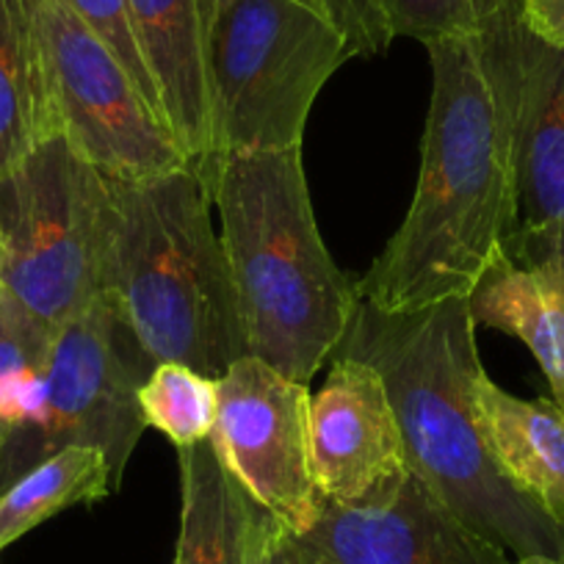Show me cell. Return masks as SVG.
<instances>
[{
  "label": "cell",
  "instance_id": "5b68a950",
  "mask_svg": "<svg viewBox=\"0 0 564 564\" xmlns=\"http://www.w3.org/2000/svg\"><path fill=\"white\" fill-rule=\"evenodd\" d=\"M349 58V40L302 3L216 0L205 40L210 166L221 155L302 148L318 91Z\"/></svg>",
  "mask_w": 564,
  "mask_h": 564
},
{
  "label": "cell",
  "instance_id": "f546056e",
  "mask_svg": "<svg viewBox=\"0 0 564 564\" xmlns=\"http://www.w3.org/2000/svg\"><path fill=\"white\" fill-rule=\"evenodd\" d=\"M313 564H333V562H327V558H322V556H313Z\"/></svg>",
  "mask_w": 564,
  "mask_h": 564
},
{
  "label": "cell",
  "instance_id": "83f0119b",
  "mask_svg": "<svg viewBox=\"0 0 564 564\" xmlns=\"http://www.w3.org/2000/svg\"><path fill=\"white\" fill-rule=\"evenodd\" d=\"M512 564H564V562H556V558H545V556H529V558H514Z\"/></svg>",
  "mask_w": 564,
  "mask_h": 564
},
{
  "label": "cell",
  "instance_id": "e0dca14e",
  "mask_svg": "<svg viewBox=\"0 0 564 564\" xmlns=\"http://www.w3.org/2000/svg\"><path fill=\"white\" fill-rule=\"evenodd\" d=\"M181 536L175 564H249V542L263 503L225 468L214 443L177 448Z\"/></svg>",
  "mask_w": 564,
  "mask_h": 564
},
{
  "label": "cell",
  "instance_id": "ffe728a7",
  "mask_svg": "<svg viewBox=\"0 0 564 564\" xmlns=\"http://www.w3.org/2000/svg\"><path fill=\"white\" fill-rule=\"evenodd\" d=\"M144 423L164 432L177 448L210 441L219 415V377L183 362H159L139 390Z\"/></svg>",
  "mask_w": 564,
  "mask_h": 564
},
{
  "label": "cell",
  "instance_id": "277c9868",
  "mask_svg": "<svg viewBox=\"0 0 564 564\" xmlns=\"http://www.w3.org/2000/svg\"><path fill=\"white\" fill-rule=\"evenodd\" d=\"M106 181L102 294L119 302L155 362L221 377L249 349L208 181L194 166Z\"/></svg>",
  "mask_w": 564,
  "mask_h": 564
},
{
  "label": "cell",
  "instance_id": "8fae6325",
  "mask_svg": "<svg viewBox=\"0 0 564 564\" xmlns=\"http://www.w3.org/2000/svg\"><path fill=\"white\" fill-rule=\"evenodd\" d=\"M333 368L311 399V454L327 503H357L410 474L406 446L384 379L357 357Z\"/></svg>",
  "mask_w": 564,
  "mask_h": 564
},
{
  "label": "cell",
  "instance_id": "52a82bcc",
  "mask_svg": "<svg viewBox=\"0 0 564 564\" xmlns=\"http://www.w3.org/2000/svg\"><path fill=\"white\" fill-rule=\"evenodd\" d=\"M155 366L119 302L97 296L58 329L40 401L0 448V492L67 446L100 448L117 492L148 430L139 390Z\"/></svg>",
  "mask_w": 564,
  "mask_h": 564
},
{
  "label": "cell",
  "instance_id": "8992f818",
  "mask_svg": "<svg viewBox=\"0 0 564 564\" xmlns=\"http://www.w3.org/2000/svg\"><path fill=\"white\" fill-rule=\"evenodd\" d=\"M108 181L67 133L42 141L0 181L7 294L62 329L102 296Z\"/></svg>",
  "mask_w": 564,
  "mask_h": 564
},
{
  "label": "cell",
  "instance_id": "44dd1931",
  "mask_svg": "<svg viewBox=\"0 0 564 564\" xmlns=\"http://www.w3.org/2000/svg\"><path fill=\"white\" fill-rule=\"evenodd\" d=\"M390 34L421 42L470 40L487 23L481 0H379Z\"/></svg>",
  "mask_w": 564,
  "mask_h": 564
},
{
  "label": "cell",
  "instance_id": "d4e9b609",
  "mask_svg": "<svg viewBox=\"0 0 564 564\" xmlns=\"http://www.w3.org/2000/svg\"><path fill=\"white\" fill-rule=\"evenodd\" d=\"M525 29L553 47H564V0H518Z\"/></svg>",
  "mask_w": 564,
  "mask_h": 564
},
{
  "label": "cell",
  "instance_id": "30bf717a",
  "mask_svg": "<svg viewBox=\"0 0 564 564\" xmlns=\"http://www.w3.org/2000/svg\"><path fill=\"white\" fill-rule=\"evenodd\" d=\"M300 536L311 556L333 564H512L412 470L366 501H324L313 529Z\"/></svg>",
  "mask_w": 564,
  "mask_h": 564
},
{
  "label": "cell",
  "instance_id": "4316f807",
  "mask_svg": "<svg viewBox=\"0 0 564 564\" xmlns=\"http://www.w3.org/2000/svg\"><path fill=\"white\" fill-rule=\"evenodd\" d=\"M556 265H558V276H562V289H564V227L558 230V238H556Z\"/></svg>",
  "mask_w": 564,
  "mask_h": 564
},
{
  "label": "cell",
  "instance_id": "d6986e66",
  "mask_svg": "<svg viewBox=\"0 0 564 564\" xmlns=\"http://www.w3.org/2000/svg\"><path fill=\"white\" fill-rule=\"evenodd\" d=\"M56 329L36 322L9 294L0 305V448L40 401Z\"/></svg>",
  "mask_w": 564,
  "mask_h": 564
},
{
  "label": "cell",
  "instance_id": "7c38bea8",
  "mask_svg": "<svg viewBox=\"0 0 564 564\" xmlns=\"http://www.w3.org/2000/svg\"><path fill=\"white\" fill-rule=\"evenodd\" d=\"M564 227V47L523 25L514 108V230L503 252L525 265L553 263Z\"/></svg>",
  "mask_w": 564,
  "mask_h": 564
},
{
  "label": "cell",
  "instance_id": "4fadbf2b",
  "mask_svg": "<svg viewBox=\"0 0 564 564\" xmlns=\"http://www.w3.org/2000/svg\"><path fill=\"white\" fill-rule=\"evenodd\" d=\"M141 56L159 89L164 117L186 153L205 175L210 166V91L205 40L210 0H128Z\"/></svg>",
  "mask_w": 564,
  "mask_h": 564
},
{
  "label": "cell",
  "instance_id": "2e32d148",
  "mask_svg": "<svg viewBox=\"0 0 564 564\" xmlns=\"http://www.w3.org/2000/svg\"><path fill=\"white\" fill-rule=\"evenodd\" d=\"M64 133L36 0H0V181Z\"/></svg>",
  "mask_w": 564,
  "mask_h": 564
},
{
  "label": "cell",
  "instance_id": "7402d4cb",
  "mask_svg": "<svg viewBox=\"0 0 564 564\" xmlns=\"http://www.w3.org/2000/svg\"><path fill=\"white\" fill-rule=\"evenodd\" d=\"M69 7L84 18V23L106 42L113 51V56L124 64V69L130 73V78L135 80V86L141 89V95L148 97L150 106L164 117V106H161L159 89H155V80L150 75L148 62L141 56V47L135 42L133 23H130V9L128 0H69ZM166 122V117H164ZM170 124V122H166Z\"/></svg>",
  "mask_w": 564,
  "mask_h": 564
},
{
  "label": "cell",
  "instance_id": "3957f363",
  "mask_svg": "<svg viewBox=\"0 0 564 564\" xmlns=\"http://www.w3.org/2000/svg\"><path fill=\"white\" fill-rule=\"evenodd\" d=\"M205 181L249 355L311 384L362 296L318 232L302 148L221 155Z\"/></svg>",
  "mask_w": 564,
  "mask_h": 564
},
{
  "label": "cell",
  "instance_id": "484cf974",
  "mask_svg": "<svg viewBox=\"0 0 564 564\" xmlns=\"http://www.w3.org/2000/svg\"><path fill=\"white\" fill-rule=\"evenodd\" d=\"M514 3H518V0H481V7H485V12H487V20L496 18V14L503 12V9L514 7Z\"/></svg>",
  "mask_w": 564,
  "mask_h": 564
},
{
  "label": "cell",
  "instance_id": "9a60e30c",
  "mask_svg": "<svg viewBox=\"0 0 564 564\" xmlns=\"http://www.w3.org/2000/svg\"><path fill=\"white\" fill-rule=\"evenodd\" d=\"M476 327H490L523 340L551 384V399L564 404V289L553 263L525 265L503 247L468 294Z\"/></svg>",
  "mask_w": 564,
  "mask_h": 564
},
{
  "label": "cell",
  "instance_id": "4dcf8cb0",
  "mask_svg": "<svg viewBox=\"0 0 564 564\" xmlns=\"http://www.w3.org/2000/svg\"><path fill=\"white\" fill-rule=\"evenodd\" d=\"M558 406H562V410H564V404H558Z\"/></svg>",
  "mask_w": 564,
  "mask_h": 564
},
{
  "label": "cell",
  "instance_id": "9c48e42d",
  "mask_svg": "<svg viewBox=\"0 0 564 564\" xmlns=\"http://www.w3.org/2000/svg\"><path fill=\"white\" fill-rule=\"evenodd\" d=\"M311 399L305 382L243 355L219 377L210 435L225 468L296 534L311 531L324 507L313 474Z\"/></svg>",
  "mask_w": 564,
  "mask_h": 564
},
{
  "label": "cell",
  "instance_id": "cb8c5ba5",
  "mask_svg": "<svg viewBox=\"0 0 564 564\" xmlns=\"http://www.w3.org/2000/svg\"><path fill=\"white\" fill-rule=\"evenodd\" d=\"M249 564H313V556L289 523L260 507L249 542Z\"/></svg>",
  "mask_w": 564,
  "mask_h": 564
},
{
  "label": "cell",
  "instance_id": "603a6c76",
  "mask_svg": "<svg viewBox=\"0 0 564 564\" xmlns=\"http://www.w3.org/2000/svg\"><path fill=\"white\" fill-rule=\"evenodd\" d=\"M216 3V0H210ZM340 31L357 56H377L388 51L393 34L388 29L379 0H294Z\"/></svg>",
  "mask_w": 564,
  "mask_h": 564
},
{
  "label": "cell",
  "instance_id": "6da1fadb",
  "mask_svg": "<svg viewBox=\"0 0 564 564\" xmlns=\"http://www.w3.org/2000/svg\"><path fill=\"white\" fill-rule=\"evenodd\" d=\"M520 7L470 40L430 45L432 100L410 210L371 269L362 302L412 313L468 296L514 230Z\"/></svg>",
  "mask_w": 564,
  "mask_h": 564
},
{
  "label": "cell",
  "instance_id": "7a4b0ae2",
  "mask_svg": "<svg viewBox=\"0 0 564 564\" xmlns=\"http://www.w3.org/2000/svg\"><path fill=\"white\" fill-rule=\"evenodd\" d=\"M333 357H357L384 379L415 476L476 534L514 553L564 562V529L509 485L492 463L476 412L485 371L468 296L412 313L360 300Z\"/></svg>",
  "mask_w": 564,
  "mask_h": 564
},
{
  "label": "cell",
  "instance_id": "ac0fdd59",
  "mask_svg": "<svg viewBox=\"0 0 564 564\" xmlns=\"http://www.w3.org/2000/svg\"><path fill=\"white\" fill-rule=\"evenodd\" d=\"M111 492V474L100 448H62L0 492V551L64 509L100 501Z\"/></svg>",
  "mask_w": 564,
  "mask_h": 564
},
{
  "label": "cell",
  "instance_id": "5bb4252c",
  "mask_svg": "<svg viewBox=\"0 0 564 564\" xmlns=\"http://www.w3.org/2000/svg\"><path fill=\"white\" fill-rule=\"evenodd\" d=\"M476 412L492 463L509 485L564 529V410L553 399L525 401L487 371L474 384Z\"/></svg>",
  "mask_w": 564,
  "mask_h": 564
},
{
  "label": "cell",
  "instance_id": "f1b7e54d",
  "mask_svg": "<svg viewBox=\"0 0 564 564\" xmlns=\"http://www.w3.org/2000/svg\"><path fill=\"white\" fill-rule=\"evenodd\" d=\"M3 294H7V282H3V241H0V305H3Z\"/></svg>",
  "mask_w": 564,
  "mask_h": 564
},
{
  "label": "cell",
  "instance_id": "ba28073f",
  "mask_svg": "<svg viewBox=\"0 0 564 564\" xmlns=\"http://www.w3.org/2000/svg\"><path fill=\"white\" fill-rule=\"evenodd\" d=\"M36 12L64 133L89 164L124 181L192 166L164 117L69 0H36Z\"/></svg>",
  "mask_w": 564,
  "mask_h": 564
}]
</instances>
